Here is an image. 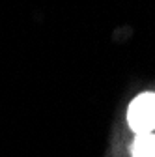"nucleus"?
Wrapping results in <instances>:
<instances>
[{
    "label": "nucleus",
    "instance_id": "obj_1",
    "mask_svg": "<svg viewBox=\"0 0 155 157\" xmlns=\"http://www.w3.org/2000/svg\"><path fill=\"white\" fill-rule=\"evenodd\" d=\"M127 122H129V127L137 135L153 133L155 129V94L153 92L140 94L131 101L127 110Z\"/></svg>",
    "mask_w": 155,
    "mask_h": 157
},
{
    "label": "nucleus",
    "instance_id": "obj_2",
    "mask_svg": "<svg viewBox=\"0 0 155 157\" xmlns=\"http://www.w3.org/2000/svg\"><path fill=\"white\" fill-rule=\"evenodd\" d=\"M131 151L133 157H155V133L137 135Z\"/></svg>",
    "mask_w": 155,
    "mask_h": 157
}]
</instances>
